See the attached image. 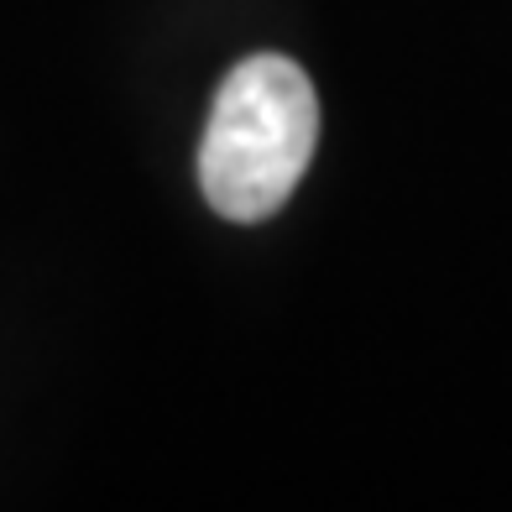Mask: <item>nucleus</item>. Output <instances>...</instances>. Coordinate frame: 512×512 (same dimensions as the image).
I'll list each match as a JSON object with an SVG mask.
<instances>
[{
	"label": "nucleus",
	"mask_w": 512,
	"mask_h": 512,
	"mask_svg": "<svg viewBox=\"0 0 512 512\" xmlns=\"http://www.w3.org/2000/svg\"><path fill=\"white\" fill-rule=\"evenodd\" d=\"M319 142V95L283 53L241 58L215 89L199 147V189L236 225L272 220L309 173Z\"/></svg>",
	"instance_id": "nucleus-1"
}]
</instances>
